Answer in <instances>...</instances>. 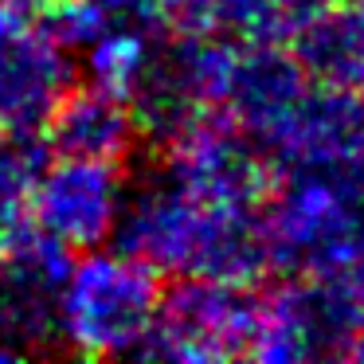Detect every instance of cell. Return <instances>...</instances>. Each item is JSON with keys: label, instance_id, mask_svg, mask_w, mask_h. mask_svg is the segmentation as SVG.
I'll use <instances>...</instances> for the list:
<instances>
[{"label": "cell", "instance_id": "cell-1", "mask_svg": "<svg viewBox=\"0 0 364 364\" xmlns=\"http://www.w3.org/2000/svg\"><path fill=\"white\" fill-rule=\"evenodd\" d=\"M110 239H118V251L145 259L161 274L251 286L270 270L262 215L255 208L200 200L165 168L126 192V208Z\"/></svg>", "mask_w": 364, "mask_h": 364}, {"label": "cell", "instance_id": "cell-2", "mask_svg": "<svg viewBox=\"0 0 364 364\" xmlns=\"http://www.w3.org/2000/svg\"><path fill=\"white\" fill-rule=\"evenodd\" d=\"M161 301V270L126 251L71 262L59 294V337L79 356H129L145 341Z\"/></svg>", "mask_w": 364, "mask_h": 364}, {"label": "cell", "instance_id": "cell-3", "mask_svg": "<svg viewBox=\"0 0 364 364\" xmlns=\"http://www.w3.org/2000/svg\"><path fill=\"white\" fill-rule=\"evenodd\" d=\"M259 321V298L247 286L215 282V278L184 274L173 290H161L153 317L137 356L153 360H231L247 356Z\"/></svg>", "mask_w": 364, "mask_h": 364}, {"label": "cell", "instance_id": "cell-4", "mask_svg": "<svg viewBox=\"0 0 364 364\" xmlns=\"http://www.w3.org/2000/svg\"><path fill=\"white\" fill-rule=\"evenodd\" d=\"M71 247L40 223H20L0 243V360L51 353L59 345V294Z\"/></svg>", "mask_w": 364, "mask_h": 364}, {"label": "cell", "instance_id": "cell-5", "mask_svg": "<svg viewBox=\"0 0 364 364\" xmlns=\"http://www.w3.org/2000/svg\"><path fill=\"white\" fill-rule=\"evenodd\" d=\"M165 149V173L200 200L255 208L270 192L267 157L223 106L200 110Z\"/></svg>", "mask_w": 364, "mask_h": 364}, {"label": "cell", "instance_id": "cell-6", "mask_svg": "<svg viewBox=\"0 0 364 364\" xmlns=\"http://www.w3.org/2000/svg\"><path fill=\"white\" fill-rule=\"evenodd\" d=\"M356 314L341 294L337 278L282 282L259 298V321L247 356L259 360H314L348 356L360 337Z\"/></svg>", "mask_w": 364, "mask_h": 364}, {"label": "cell", "instance_id": "cell-7", "mask_svg": "<svg viewBox=\"0 0 364 364\" xmlns=\"http://www.w3.org/2000/svg\"><path fill=\"white\" fill-rule=\"evenodd\" d=\"M126 192L129 184L114 161L59 157L36 176L28 208H32V223H40L59 243L95 251L118 228Z\"/></svg>", "mask_w": 364, "mask_h": 364}, {"label": "cell", "instance_id": "cell-8", "mask_svg": "<svg viewBox=\"0 0 364 364\" xmlns=\"http://www.w3.org/2000/svg\"><path fill=\"white\" fill-rule=\"evenodd\" d=\"M274 165H329L364 149V95L348 87L306 82L290 110L255 141Z\"/></svg>", "mask_w": 364, "mask_h": 364}, {"label": "cell", "instance_id": "cell-9", "mask_svg": "<svg viewBox=\"0 0 364 364\" xmlns=\"http://www.w3.org/2000/svg\"><path fill=\"white\" fill-rule=\"evenodd\" d=\"M71 87V51L51 40L36 20L0 40V129L40 134L48 114Z\"/></svg>", "mask_w": 364, "mask_h": 364}, {"label": "cell", "instance_id": "cell-10", "mask_svg": "<svg viewBox=\"0 0 364 364\" xmlns=\"http://www.w3.org/2000/svg\"><path fill=\"white\" fill-rule=\"evenodd\" d=\"M43 145L55 157H82V161H126L141 141L137 118L129 102L114 90L87 82L71 87L55 102L43 122Z\"/></svg>", "mask_w": 364, "mask_h": 364}, {"label": "cell", "instance_id": "cell-11", "mask_svg": "<svg viewBox=\"0 0 364 364\" xmlns=\"http://www.w3.org/2000/svg\"><path fill=\"white\" fill-rule=\"evenodd\" d=\"M317 9V0H161V28L192 40L278 43Z\"/></svg>", "mask_w": 364, "mask_h": 364}, {"label": "cell", "instance_id": "cell-12", "mask_svg": "<svg viewBox=\"0 0 364 364\" xmlns=\"http://www.w3.org/2000/svg\"><path fill=\"white\" fill-rule=\"evenodd\" d=\"M306 82L309 75L278 43H243L235 48L220 106L251 134V141H259L290 110V102L306 90Z\"/></svg>", "mask_w": 364, "mask_h": 364}, {"label": "cell", "instance_id": "cell-13", "mask_svg": "<svg viewBox=\"0 0 364 364\" xmlns=\"http://www.w3.org/2000/svg\"><path fill=\"white\" fill-rule=\"evenodd\" d=\"M290 55L314 82L364 87V4H317L290 32Z\"/></svg>", "mask_w": 364, "mask_h": 364}, {"label": "cell", "instance_id": "cell-14", "mask_svg": "<svg viewBox=\"0 0 364 364\" xmlns=\"http://www.w3.org/2000/svg\"><path fill=\"white\" fill-rule=\"evenodd\" d=\"M48 165V145L36 134H9L0 129V243L12 228L24 223L32 184Z\"/></svg>", "mask_w": 364, "mask_h": 364}, {"label": "cell", "instance_id": "cell-15", "mask_svg": "<svg viewBox=\"0 0 364 364\" xmlns=\"http://www.w3.org/2000/svg\"><path fill=\"white\" fill-rule=\"evenodd\" d=\"M157 32H106L98 36L87 51V71H90V82L114 90V95L126 98L129 87L137 82L145 67V55H149V43Z\"/></svg>", "mask_w": 364, "mask_h": 364}, {"label": "cell", "instance_id": "cell-16", "mask_svg": "<svg viewBox=\"0 0 364 364\" xmlns=\"http://www.w3.org/2000/svg\"><path fill=\"white\" fill-rule=\"evenodd\" d=\"M98 20V32H157L161 0H87Z\"/></svg>", "mask_w": 364, "mask_h": 364}, {"label": "cell", "instance_id": "cell-17", "mask_svg": "<svg viewBox=\"0 0 364 364\" xmlns=\"http://www.w3.org/2000/svg\"><path fill=\"white\" fill-rule=\"evenodd\" d=\"M24 24H32V12H28L20 0H0V40L12 36L16 28H24Z\"/></svg>", "mask_w": 364, "mask_h": 364}]
</instances>
